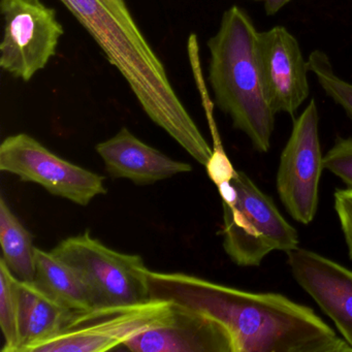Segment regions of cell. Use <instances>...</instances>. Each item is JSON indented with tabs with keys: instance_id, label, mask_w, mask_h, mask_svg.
<instances>
[{
	"instance_id": "cell-12",
	"label": "cell",
	"mask_w": 352,
	"mask_h": 352,
	"mask_svg": "<svg viewBox=\"0 0 352 352\" xmlns=\"http://www.w3.org/2000/svg\"><path fill=\"white\" fill-rule=\"evenodd\" d=\"M172 318L129 339L135 352H236L234 339L223 323L207 313L173 302Z\"/></svg>"
},
{
	"instance_id": "cell-10",
	"label": "cell",
	"mask_w": 352,
	"mask_h": 352,
	"mask_svg": "<svg viewBox=\"0 0 352 352\" xmlns=\"http://www.w3.org/2000/svg\"><path fill=\"white\" fill-rule=\"evenodd\" d=\"M257 52L272 109L294 116L310 92L308 61L298 40L283 26H275L258 32Z\"/></svg>"
},
{
	"instance_id": "cell-20",
	"label": "cell",
	"mask_w": 352,
	"mask_h": 352,
	"mask_svg": "<svg viewBox=\"0 0 352 352\" xmlns=\"http://www.w3.org/2000/svg\"><path fill=\"white\" fill-rule=\"evenodd\" d=\"M333 201L348 254L352 259V188L337 189L333 195Z\"/></svg>"
},
{
	"instance_id": "cell-11",
	"label": "cell",
	"mask_w": 352,
	"mask_h": 352,
	"mask_svg": "<svg viewBox=\"0 0 352 352\" xmlns=\"http://www.w3.org/2000/svg\"><path fill=\"white\" fill-rule=\"evenodd\" d=\"M286 255L298 285L333 320L352 351L351 270L300 247Z\"/></svg>"
},
{
	"instance_id": "cell-7",
	"label": "cell",
	"mask_w": 352,
	"mask_h": 352,
	"mask_svg": "<svg viewBox=\"0 0 352 352\" xmlns=\"http://www.w3.org/2000/svg\"><path fill=\"white\" fill-rule=\"evenodd\" d=\"M5 32L0 44V67L30 81L56 55L63 24L55 9L42 0H0Z\"/></svg>"
},
{
	"instance_id": "cell-9",
	"label": "cell",
	"mask_w": 352,
	"mask_h": 352,
	"mask_svg": "<svg viewBox=\"0 0 352 352\" xmlns=\"http://www.w3.org/2000/svg\"><path fill=\"white\" fill-rule=\"evenodd\" d=\"M0 170L42 185L56 197L87 206L106 195L104 177L59 157L28 133L10 135L0 145Z\"/></svg>"
},
{
	"instance_id": "cell-13",
	"label": "cell",
	"mask_w": 352,
	"mask_h": 352,
	"mask_svg": "<svg viewBox=\"0 0 352 352\" xmlns=\"http://www.w3.org/2000/svg\"><path fill=\"white\" fill-rule=\"evenodd\" d=\"M96 152L113 178L129 179L138 185H149L192 170L186 162H177L138 139L126 127L98 144Z\"/></svg>"
},
{
	"instance_id": "cell-18",
	"label": "cell",
	"mask_w": 352,
	"mask_h": 352,
	"mask_svg": "<svg viewBox=\"0 0 352 352\" xmlns=\"http://www.w3.org/2000/svg\"><path fill=\"white\" fill-rule=\"evenodd\" d=\"M307 61L309 72L315 76L325 94L339 104L352 120V84L333 72L329 56L322 51L311 53Z\"/></svg>"
},
{
	"instance_id": "cell-8",
	"label": "cell",
	"mask_w": 352,
	"mask_h": 352,
	"mask_svg": "<svg viewBox=\"0 0 352 352\" xmlns=\"http://www.w3.org/2000/svg\"><path fill=\"white\" fill-rule=\"evenodd\" d=\"M318 125V109L311 100L294 120L276 177L282 205L290 217L302 224L311 223L318 209L319 183L324 168Z\"/></svg>"
},
{
	"instance_id": "cell-15",
	"label": "cell",
	"mask_w": 352,
	"mask_h": 352,
	"mask_svg": "<svg viewBox=\"0 0 352 352\" xmlns=\"http://www.w3.org/2000/svg\"><path fill=\"white\" fill-rule=\"evenodd\" d=\"M47 292L76 313L94 310L91 292L81 274L67 261L36 248V279Z\"/></svg>"
},
{
	"instance_id": "cell-14",
	"label": "cell",
	"mask_w": 352,
	"mask_h": 352,
	"mask_svg": "<svg viewBox=\"0 0 352 352\" xmlns=\"http://www.w3.org/2000/svg\"><path fill=\"white\" fill-rule=\"evenodd\" d=\"M21 352L51 339L79 314L65 307L36 280H19Z\"/></svg>"
},
{
	"instance_id": "cell-3",
	"label": "cell",
	"mask_w": 352,
	"mask_h": 352,
	"mask_svg": "<svg viewBox=\"0 0 352 352\" xmlns=\"http://www.w3.org/2000/svg\"><path fill=\"white\" fill-rule=\"evenodd\" d=\"M258 32L238 6L224 12L219 30L208 42L209 82L215 104L244 133L259 153L271 149L275 111L265 94L257 52Z\"/></svg>"
},
{
	"instance_id": "cell-6",
	"label": "cell",
	"mask_w": 352,
	"mask_h": 352,
	"mask_svg": "<svg viewBox=\"0 0 352 352\" xmlns=\"http://www.w3.org/2000/svg\"><path fill=\"white\" fill-rule=\"evenodd\" d=\"M174 306L151 300L131 306L96 308L76 315L67 327L30 352H104L123 345L148 329L166 324Z\"/></svg>"
},
{
	"instance_id": "cell-17",
	"label": "cell",
	"mask_w": 352,
	"mask_h": 352,
	"mask_svg": "<svg viewBox=\"0 0 352 352\" xmlns=\"http://www.w3.org/2000/svg\"><path fill=\"white\" fill-rule=\"evenodd\" d=\"M0 327L5 338L3 352H21L19 279L3 258L0 261Z\"/></svg>"
},
{
	"instance_id": "cell-16",
	"label": "cell",
	"mask_w": 352,
	"mask_h": 352,
	"mask_svg": "<svg viewBox=\"0 0 352 352\" xmlns=\"http://www.w3.org/2000/svg\"><path fill=\"white\" fill-rule=\"evenodd\" d=\"M0 244L3 261L22 281L36 279V248L32 234L12 211L5 197L0 199Z\"/></svg>"
},
{
	"instance_id": "cell-4",
	"label": "cell",
	"mask_w": 352,
	"mask_h": 352,
	"mask_svg": "<svg viewBox=\"0 0 352 352\" xmlns=\"http://www.w3.org/2000/svg\"><path fill=\"white\" fill-rule=\"evenodd\" d=\"M223 208V248L240 267H258L273 251L294 250L298 234L250 177L234 170L218 185Z\"/></svg>"
},
{
	"instance_id": "cell-5",
	"label": "cell",
	"mask_w": 352,
	"mask_h": 352,
	"mask_svg": "<svg viewBox=\"0 0 352 352\" xmlns=\"http://www.w3.org/2000/svg\"><path fill=\"white\" fill-rule=\"evenodd\" d=\"M52 252L81 274L96 308L131 306L151 300L150 270L143 258L109 248L88 230L61 241Z\"/></svg>"
},
{
	"instance_id": "cell-1",
	"label": "cell",
	"mask_w": 352,
	"mask_h": 352,
	"mask_svg": "<svg viewBox=\"0 0 352 352\" xmlns=\"http://www.w3.org/2000/svg\"><path fill=\"white\" fill-rule=\"evenodd\" d=\"M150 296L211 315L236 352H348L343 338L312 308L283 294L252 292L183 273L149 271Z\"/></svg>"
},
{
	"instance_id": "cell-2",
	"label": "cell",
	"mask_w": 352,
	"mask_h": 352,
	"mask_svg": "<svg viewBox=\"0 0 352 352\" xmlns=\"http://www.w3.org/2000/svg\"><path fill=\"white\" fill-rule=\"evenodd\" d=\"M129 84L148 117L197 162L207 166L213 150L179 98L126 0H59Z\"/></svg>"
},
{
	"instance_id": "cell-21",
	"label": "cell",
	"mask_w": 352,
	"mask_h": 352,
	"mask_svg": "<svg viewBox=\"0 0 352 352\" xmlns=\"http://www.w3.org/2000/svg\"><path fill=\"white\" fill-rule=\"evenodd\" d=\"M253 1L263 3L265 14L267 16H273L277 14L280 10L283 9L292 0H253Z\"/></svg>"
},
{
	"instance_id": "cell-19",
	"label": "cell",
	"mask_w": 352,
	"mask_h": 352,
	"mask_svg": "<svg viewBox=\"0 0 352 352\" xmlns=\"http://www.w3.org/2000/svg\"><path fill=\"white\" fill-rule=\"evenodd\" d=\"M323 166L352 188V138L338 140L323 156Z\"/></svg>"
}]
</instances>
